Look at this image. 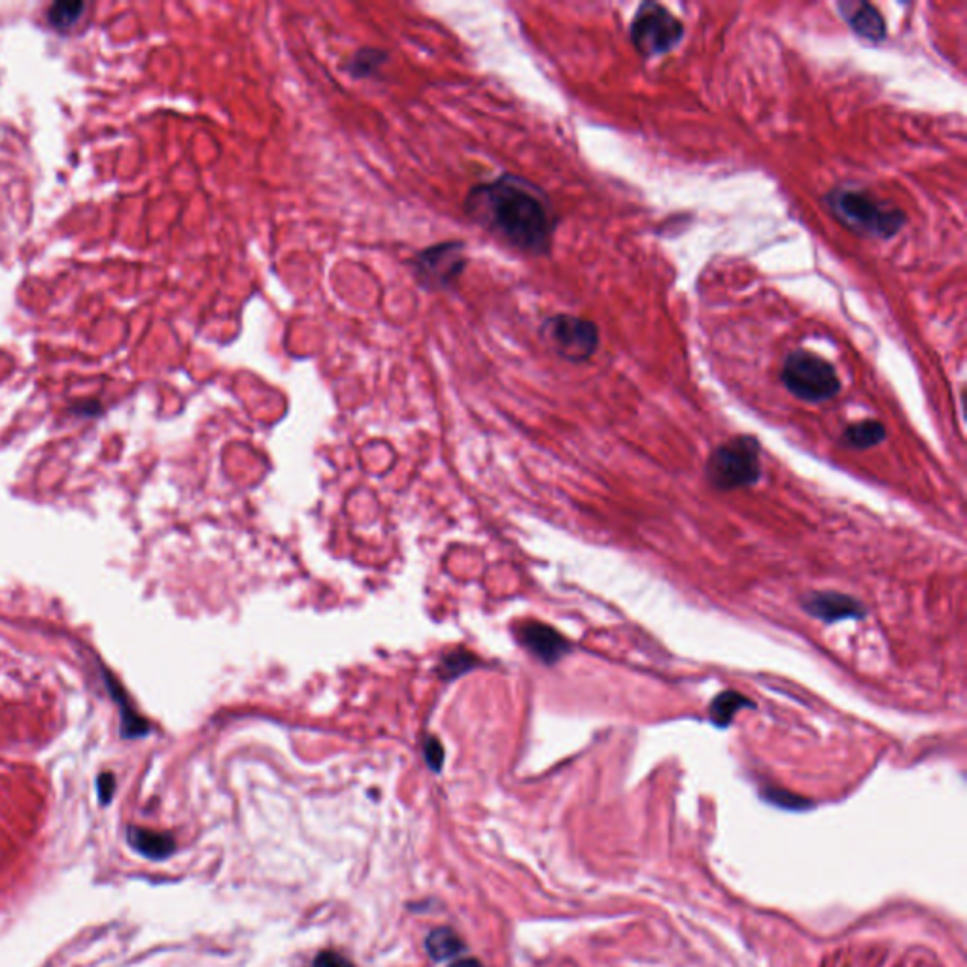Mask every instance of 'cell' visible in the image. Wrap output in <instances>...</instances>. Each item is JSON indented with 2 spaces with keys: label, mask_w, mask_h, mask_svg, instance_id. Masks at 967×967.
<instances>
[{
  "label": "cell",
  "mask_w": 967,
  "mask_h": 967,
  "mask_svg": "<svg viewBox=\"0 0 967 967\" xmlns=\"http://www.w3.org/2000/svg\"><path fill=\"white\" fill-rule=\"evenodd\" d=\"M886 439V427L879 420H864L849 425L843 431L841 442L856 450H867L879 446Z\"/></svg>",
  "instance_id": "5bb4252c"
},
{
  "label": "cell",
  "mask_w": 967,
  "mask_h": 967,
  "mask_svg": "<svg viewBox=\"0 0 967 967\" xmlns=\"http://www.w3.org/2000/svg\"><path fill=\"white\" fill-rule=\"evenodd\" d=\"M743 709H754V703L748 697L741 696L739 692L726 690L720 696L714 697L709 707V720L716 728H728L733 716Z\"/></svg>",
  "instance_id": "4fadbf2b"
},
{
  "label": "cell",
  "mask_w": 967,
  "mask_h": 967,
  "mask_svg": "<svg viewBox=\"0 0 967 967\" xmlns=\"http://www.w3.org/2000/svg\"><path fill=\"white\" fill-rule=\"evenodd\" d=\"M520 645L527 648L539 662L552 665L560 662L563 656L571 652V643L556 631L541 622H524L516 629Z\"/></svg>",
  "instance_id": "ba28073f"
},
{
  "label": "cell",
  "mask_w": 967,
  "mask_h": 967,
  "mask_svg": "<svg viewBox=\"0 0 967 967\" xmlns=\"http://www.w3.org/2000/svg\"><path fill=\"white\" fill-rule=\"evenodd\" d=\"M388 61H390V51L376 46H363L342 63L340 70L357 82L374 80L382 74V68L388 65Z\"/></svg>",
  "instance_id": "8fae6325"
},
{
  "label": "cell",
  "mask_w": 967,
  "mask_h": 967,
  "mask_svg": "<svg viewBox=\"0 0 967 967\" xmlns=\"http://www.w3.org/2000/svg\"><path fill=\"white\" fill-rule=\"evenodd\" d=\"M707 480L720 492H733L754 486L762 476L760 442L750 435H739L720 444L709 456Z\"/></svg>",
  "instance_id": "277c9868"
},
{
  "label": "cell",
  "mask_w": 967,
  "mask_h": 967,
  "mask_svg": "<svg viewBox=\"0 0 967 967\" xmlns=\"http://www.w3.org/2000/svg\"><path fill=\"white\" fill-rule=\"evenodd\" d=\"M684 38V23L660 2H643L629 25V40L645 59L675 50Z\"/></svg>",
  "instance_id": "8992f818"
},
{
  "label": "cell",
  "mask_w": 967,
  "mask_h": 967,
  "mask_svg": "<svg viewBox=\"0 0 967 967\" xmlns=\"http://www.w3.org/2000/svg\"><path fill=\"white\" fill-rule=\"evenodd\" d=\"M450 967H484L475 958H467V960H459L456 964H452Z\"/></svg>",
  "instance_id": "7402d4cb"
},
{
  "label": "cell",
  "mask_w": 967,
  "mask_h": 967,
  "mask_svg": "<svg viewBox=\"0 0 967 967\" xmlns=\"http://www.w3.org/2000/svg\"><path fill=\"white\" fill-rule=\"evenodd\" d=\"M407 267L418 288L427 293L450 291L469 267L467 242L454 238L425 246L408 259Z\"/></svg>",
  "instance_id": "3957f363"
},
{
  "label": "cell",
  "mask_w": 967,
  "mask_h": 967,
  "mask_svg": "<svg viewBox=\"0 0 967 967\" xmlns=\"http://www.w3.org/2000/svg\"><path fill=\"white\" fill-rule=\"evenodd\" d=\"M824 204L833 220L858 237L890 240L907 223L901 208H892L864 189L837 186L824 195Z\"/></svg>",
  "instance_id": "7a4b0ae2"
},
{
  "label": "cell",
  "mask_w": 967,
  "mask_h": 967,
  "mask_svg": "<svg viewBox=\"0 0 967 967\" xmlns=\"http://www.w3.org/2000/svg\"><path fill=\"white\" fill-rule=\"evenodd\" d=\"M424 754L427 765H429L433 771H441L442 762H444V750H442V745L439 743V739H435V737H427V741H425Z\"/></svg>",
  "instance_id": "d6986e66"
},
{
  "label": "cell",
  "mask_w": 967,
  "mask_h": 967,
  "mask_svg": "<svg viewBox=\"0 0 967 967\" xmlns=\"http://www.w3.org/2000/svg\"><path fill=\"white\" fill-rule=\"evenodd\" d=\"M310 967H356L348 958H344L342 954H337V952L327 951L318 954L312 962Z\"/></svg>",
  "instance_id": "ffe728a7"
},
{
  "label": "cell",
  "mask_w": 967,
  "mask_h": 967,
  "mask_svg": "<svg viewBox=\"0 0 967 967\" xmlns=\"http://www.w3.org/2000/svg\"><path fill=\"white\" fill-rule=\"evenodd\" d=\"M129 843L142 856L152 858V860H165L176 849L174 839L167 833L148 832V830H140V828L129 830Z\"/></svg>",
  "instance_id": "7c38bea8"
},
{
  "label": "cell",
  "mask_w": 967,
  "mask_h": 967,
  "mask_svg": "<svg viewBox=\"0 0 967 967\" xmlns=\"http://www.w3.org/2000/svg\"><path fill=\"white\" fill-rule=\"evenodd\" d=\"M84 10L85 2L82 0H57L48 10V21L57 29H67L80 19Z\"/></svg>",
  "instance_id": "2e32d148"
},
{
  "label": "cell",
  "mask_w": 967,
  "mask_h": 967,
  "mask_svg": "<svg viewBox=\"0 0 967 967\" xmlns=\"http://www.w3.org/2000/svg\"><path fill=\"white\" fill-rule=\"evenodd\" d=\"M425 949H427L429 956L433 960L442 962V960L454 958L456 954L463 951V941L459 939V935L454 930H450V928H437V930H433L431 934L427 935Z\"/></svg>",
  "instance_id": "9a60e30c"
},
{
  "label": "cell",
  "mask_w": 967,
  "mask_h": 967,
  "mask_svg": "<svg viewBox=\"0 0 967 967\" xmlns=\"http://www.w3.org/2000/svg\"><path fill=\"white\" fill-rule=\"evenodd\" d=\"M803 611L824 624H835L843 620H860L866 616V609L854 597L837 592H815L801 601Z\"/></svg>",
  "instance_id": "9c48e42d"
},
{
  "label": "cell",
  "mask_w": 967,
  "mask_h": 967,
  "mask_svg": "<svg viewBox=\"0 0 967 967\" xmlns=\"http://www.w3.org/2000/svg\"><path fill=\"white\" fill-rule=\"evenodd\" d=\"M781 382L796 399L813 405L832 401L841 391V380L832 363L809 350H796L786 356Z\"/></svg>",
  "instance_id": "5b68a950"
},
{
  "label": "cell",
  "mask_w": 967,
  "mask_h": 967,
  "mask_svg": "<svg viewBox=\"0 0 967 967\" xmlns=\"http://www.w3.org/2000/svg\"><path fill=\"white\" fill-rule=\"evenodd\" d=\"M112 792H114V777L112 775H102L101 779H99V794H101L102 803H108L110 801Z\"/></svg>",
  "instance_id": "44dd1931"
},
{
  "label": "cell",
  "mask_w": 967,
  "mask_h": 967,
  "mask_svg": "<svg viewBox=\"0 0 967 967\" xmlns=\"http://www.w3.org/2000/svg\"><path fill=\"white\" fill-rule=\"evenodd\" d=\"M461 212L495 242L527 257L550 255L560 223L543 187L512 172L471 187Z\"/></svg>",
  "instance_id": "6da1fadb"
},
{
  "label": "cell",
  "mask_w": 967,
  "mask_h": 967,
  "mask_svg": "<svg viewBox=\"0 0 967 967\" xmlns=\"http://www.w3.org/2000/svg\"><path fill=\"white\" fill-rule=\"evenodd\" d=\"M476 663H478V660H476L475 654L467 652L465 648H456L454 652H448V654L442 658V679H458V677H461V675H465L467 671L475 669Z\"/></svg>",
  "instance_id": "e0dca14e"
},
{
  "label": "cell",
  "mask_w": 967,
  "mask_h": 967,
  "mask_svg": "<svg viewBox=\"0 0 967 967\" xmlns=\"http://www.w3.org/2000/svg\"><path fill=\"white\" fill-rule=\"evenodd\" d=\"M539 335L556 356L575 365L590 361L601 344L595 322L575 314L548 316L539 327Z\"/></svg>",
  "instance_id": "52a82bcc"
},
{
  "label": "cell",
  "mask_w": 967,
  "mask_h": 967,
  "mask_svg": "<svg viewBox=\"0 0 967 967\" xmlns=\"http://www.w3.org/2000/svg\"><path fill=\"white\" fill-rule=\"evenodd\" d=\"M837 10L849 25L850 31L871 44H881L888 36V27L881 10L871 2H839Z\"/></svg>",
  "instance_id": "30bf717a"
},
{
  "label": "cell",
  "mask_w": 967,
  "mask_h": 967,
  "mask_svg": "<svg viewBox=\"0 0 967 967\" xmlns=\"http://www.w3.org/2000/svg\"><path fill=\"white\" fill-rule=\"evenodd\" d=\"M764 798L773 803V805H779L782 809H792V811H799V809H807L811 807L809 801H805L799 796H794L790 792H784V790H777V788H769L765 790Z\"/></svg>",
  "instance_id": "ac0fdd59"
}]
</instances>
